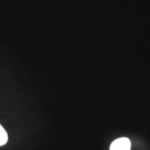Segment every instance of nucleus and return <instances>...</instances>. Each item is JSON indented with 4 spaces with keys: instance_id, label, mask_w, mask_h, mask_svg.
Instances as JSON below:
<instances>
[{
    "instance_id": "obj_2",
    "label": "nucleus",
    "mask_w": 150,
    "mask_h": 150,
    "mask_svg": "<svg viewBox=\"0 0 150 150\" xmlns=\"http://www.w3.org/2000/svg\"><path fill=\"white\" fill-rule=\"evenodd\" d=\"M8 136L4 128L0 124V146H4L7 144Z\"/></svg>"
},
{
    "instance_id": "obj_1",
    "label": "nucleus",
    "mask_w": 150,
    "mask_h": 150,
    "mask_svg": "<svg viewBox=\"0 0 150 150\" xmlns=\"http://www.w3.org/2000/svg\"><path fill=\"white\" fill-rule=\"evenodd\" d=\"M109 150H131V142L127 138H119L112 142Z\"/></svg>"
}]
</instances>
